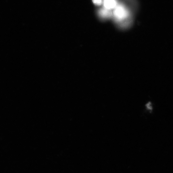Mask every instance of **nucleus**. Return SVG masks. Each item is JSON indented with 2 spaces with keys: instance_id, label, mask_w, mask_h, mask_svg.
<instances>
[{
  "instance_id": "obj_1",
  "label": "nucleus",
  "mask_w": 173,
  "mask_h": 173,
  "mask_svg": "<svg viewBox=\"0 0 173 173\" xmlns=\"http://www.w3.org/2000/svg\"><path fill=\"white\" fill-rule=\"evenodd\" d=\"M115 17L118 19H123L126 17L127 13L125 9L122 6H118L114 12Z\"/></svg>"
},
{
  "instance_id": "obj_2",
  "label": "nucleus",
  "mask_w": 173,
  "mask_h": 173,
  "mask_svg": "<svg viewBox=\"0 0 173 173\" xmlns=\"http://www.w3.org/2000/svg\"><path fill=\"white\" fill-rule=\"evenodd\" d=\"M104 3L105 8L108 10L114 8L116 4L115 0H104Z\"/></svg>"
},
{
  "instance_id": "obj_3",
  "label": "nucleus",
  "mask_w": 173,
  "mask_h": 173,
  "mask_svg": "<svg viewBox=\"0 0 173 173\" xmlns=\"http://www.w3.org/2000/svg\"><path fill=\"white\" fill-rule=\"evenodd\" d=\"M108 9H107V10L103 9L100 12V14L102 16L103 15V16H107L109 15V12H108Z\"/></svg>"
},
{
  "instance_id": "obj_4",
  "label": "nucleus",
  "mask_w": 173,
  "mask_h": 173,
  "mask_svg": "<svg viewBox=\"0 0 173 173\" xmlns=\"http://www.w3.org/2000/svg\"><path fill=\"white\" fill-rule=\"evenodd\" d=\"M93 3L97 5H100L102 4V0H92Z\"/></svg>"
},
{
  "instance_id": "obj_5",
  "label": "nucleus",
  "mask_w": 173,
  "mask_h": 173,
  "mask_svg": "<svg viewBox=\"0 0 173 173\" xmlns=\"http://www.w3.org/2000/svg\"><path fill=\"white\" fill-rule=\"evenodd\" d=\"M151 105V104L150 103H149L148 104H147L146 107L149 110H152V106L151 107V106L150 105Z\"/></svg>"
}]
</instances>
